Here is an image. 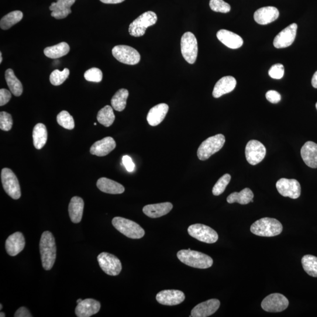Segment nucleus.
Here are the masks:
<instances>
[{
    "mask_svg": "<svg viewBox=\"0 0 317 317\" xmlns=\"http://www.w3.org/2000/svg\"><path fill=\"white\" fill-rule=\"evenodd\" d=\"M41 261L44 270H50L54 266L57 256V247L53 234L44 232L40 242Z\"/></svg>",
    "mask_w": 317,
    "mask_h": 317,
    "instance_id": "obj_1",
    "label": "nucleus"
},
{
    "mask_svg": "<svg viewBox=\"0 0 317 317\" xmlns=\"http://www.w3.org/2000/svg\"><path fill=\"white\" fill-rule=\"evenodd\" d=\"M177 256L182 263L187 266L206 269L212 266L213 260L208 255L197 251L182 250L178 251Z\"/></svg>",
    "mask_w": 317,
    "mask_h": 317,
    "instance_id": "obj_2",
    "label": "nucleus"
},
{
    "mask_svg": "<svg viewBox=\"0 0 317 317\" xmlns=\"http://www.w3.org/2000/svg\"><path fill=\"white\" fill-rule=\"evenodd\" d=\"M250 231L258 236L274 237L281 233L282 226L277 219L264 218L255 222L251 226Z\"/></svg>",
    "mask_w": 317,
    "mask_h": 317,
    "instance_id": "obj_3",
    "label": "nucleus"
},
{
    "mask_svg": "<svg viewBox=\"0 0 317 317\" xmlns=\"http://www.w3.org/2000/svg\"><path fill=\"white\" fill-rule=\"evenodd\" d=\"M112 223L117 230L130 239H139L145 234L144 229L138 224L121 217L113 218Z\"/></svg>",
    "mask_w": 317,
    "mask_h": 317,
    "instance_id": "obj_4",
    "label": "nucleus"
},
{
    "mask_svg": "<svg viewBox=\"0 0 317 317\" xmlns=\"http://www.w3.org/2000/svg\"><path fill=\"white\" fill-rule=\"evenodd\" d=\"M225 137L222 134L209 137L202 143L198 150V157L201 161L208 158L218 152L225 143Z\"/></svg>",
    "mask_w": 317,
    "mask_h": 317,
    "instance_id": "obj_5",
    "label": "nucleus"
},
{
    "mask_svg": "<svg viewBox=\"0 0 317 317\" xmlns=\"http://www.w3.org/2000/svg\"><path fill=\"white\" fill-rule=\"evenodd\" d=\"M157 20V15L154 12H146L143 13L130 24V35L135 37L144 36L148 27L154 25Z\"/></svg>",
    "mask_w": 317,
    "mask_h": 317,
    "instance_id": "obj_6",
    "label": "nucleus"
},
{
    "mask_svg": "<svg viewBox=\"0 0 317 317\" xmlns=\"http://www.w3.org/2000/svg\"><path fill=\"white\" fill-rule=\"evenodd\" d=\"M181 52L183 57L189 64L195 63L198 57V46L197 39L192 33H185L182 37Z\"/></svg>",
    "mask_w": 317,
    "mask_h": 317,
    "instance_id": "obj_7",
    "label": "nucleus"
},
{
    "mask_svg": "<svg viewBox=\"0 0 317 317\" xmlns=\"http://www.w3.org/2000/svg\"><path fill=\"white\" fill-rule=\"evenodd\" d=\"M2 182L6 194L12 199L17 200L22 196L18 179L14 172L9 168L2 171Z\"/></svg>",
    "mask_w": 317,
    "mask_h": 317,
    "instance_id": "obj_8",
    "label": "nucleus"
},
{
    "mask_svg": "<svg viewBox=\"0 0 317 317\" xmlns=\"http://www.w3.org/2000/svg\"><path fill=\"white\" fill-rule=\"evenodd\" d=\"M189 235L201 242L208 244L215 243L218 241V233L208 226L202 224H195L189 227Z\"/></svg>",
    "mask_w": 317,
    "mask_h": 317,
    "instance_id": "obj_9",
    "label": "nucleus"
},
{
    "mask_svg": "<svg viewBox=\"0 0 317 317\" xmlns=\"http://www.w3.org/2000/svg\"><path fill=\"white\" fill-rule=\"evenodd\" d=\"M113 56L123 64L133 65L138 64L140 56L135 48L127 46L119 45L113 48Z\"/></svg>",
    "mask_w": 317,
    "mask_h": 317,
    "instance_id": "obj_10",
    "label": "nucleus"
},
{
    "mask_svg": "<svg viewBox=\"0 0 317 317\" xmlns=\"http://www.w3.org/2000/svg\"><path fill=\"white\" fill-rule=\"evenodd\" d=\"M98 263L106 274L116 276L122 271V264L118 257L108 253L103 252L98 255Z\"/></svg>",
    "mask_w": 317,
    "mask_h": 317,
    "instance_id": "obj_11",
    "label": "nucleus"
},
{
    "mask_svg": "<svg viewBox=\"0 0 317 317\" xmlns=\"http://www.w3.org/2000/svg\"><path fill=\"white\" fill-rule=\"evenodd\" d=\"M289 305L288 299L284 295L274 293L267 296L261 302V308L269 312H279L284 311Z\"/></svg>",
    "mask_w": 317,
    "mask_h": 317,
    "instance_id": "obj_12",
    "label": "nucleus"
},
{
    "mask_svg": "<svg viewBox=\"0 0 317 317\" xmlns=\"http://www.w3.org/2000/svg\"><path fill=\"white\" fill-rule=\"evenodd\" d=\"M245 154L248 163L251 165H256L266 156V149L259 141L251 140L247 144Z\"/></svg>",
    "mask_w": 317,
    "mask_h": 317,
    "instance_id": "obj_13",
    "label": "nucleus"
},
{
    "mask_svg": "<svg viewBox=\"0 0 317 317\" xmlns=\"http://www.w3.org/2000/svg\"><path fill=\"white\" fill-rule=\"evenodd\" d=\"M279 194L284 197L297 199L301 195V186L295 179H280L276 183Z\"/></svg>",
    "mask_w": 317,
    "mask_h": 317,
    "instance_id": "obj_14",
    "label": "nucleus"
},
{
    "mask_svg": "<svg viewBox=\"0 0 317 317\" xmlns=\"http://www.w3.org/2000/svg\"><path fill=\"white\" fill-rule=\"evenodd\" d=\"M297 30V24L295 23L286 27L275 37L274 46L277 48H284L290 46L294 43Z\"/></svg>",
    "mask_w": 317,
    "mask_h": 317,
    "instance_id": "obj_15",
    "label": "nucleus"
},
{
    "mask_svg": "<svg viewBox=\"0 0 317 317\" xmlns=\"http://www.w3.org/2000/svg\"><path fill=\"white\" fill-rule=\"evenodd\" d=\"M156 300L165 305H177L181 304L185 299L184 292L176 289H166L161 291L156 295Z\"/></svg>",
    "mask_w": 317,
    "mask_h": 317,
    "instance_id": "obj_16",
    "label": "nucleus"
},
{
    "mask_svg": "<svg viewBox=\"0 0 317 317\" xmlns=\"http://www.w3.org/2000/svg\"><path fill=\"white\" fill-rule=\"evenodd\" d=\"M220 305V302L219 299H209L195 306L192 309L190 316L207 317L212 315L218 311Z\"/></svg>",
    "mask_w": 317,
    "mask_h": 317,
    "instance_id": "obj_17",
    "label": "nucleus"
},
{
    "mask_svg": "<svg viewBox=\"0 0 317 317\" xmlns=\"http://www.w3.org/2000/svg\"><path fill=\"white\" fill-rule=\"evenodd\" d=\"M26 245L25 238L21 232H16L10 235L6 242L7 253L10 256H16L24 249Z\"/></svg>",
    "mask_w": 317,
    "mask_h": 317,
    "instance_id": "obj_18",
    "label": "nucleus"
},
{
    "mask_svg": "<svg viewBox=\"0 0 317 317\" xmlns=\"http://www.w3.org/2000/svg\"><path fill=\"white\" fill-rule=\"evenodd\" d=\"M101 308V304L92 298L84 299L78 303L75 308V313L78 317H89L96 314Z\"/></svg>",
    "mask_w": 317,
    "mask_h": 317,
    "instance_id": "obj_19",
    "label": "nucleus"
},
{
    "mask_svg": "<svg viewBox=\"0 0 317 317\" xmlns=\"http://www.w3.org/2000/svg\"><path fill=\"white\" fill-rule=\"evenodd\" d=\"M279 17V12L274 7H264L257 10L254 15L255 22L260 25H267L276 20Z\"/></svg>",
    "mask_w": 317,
    "mask_h": 317,
    "instance_id": "obj_20",
    "label": "nucleus"
},
{
    "mask_svg": "<svg viewBox=\"0 0 317 317\" xmlns=\"http://www.w3.org/2000/svg\"><path fill=\"white\" fill-rule=\"evenodd\" d=\"M116 144L112 137H106L92 144L90 152L97 156H105L115 149Z\"/></svg>",
    "mask_w": 317,
    "mask_h": 317,
    "instance_id": "obj_21",
    "label": "nucleus"
},
{
    "mask_svg": "<svg viewBox=\"0 0 317 317\" xmlns=\"http://www.w3.org/2000/svg\"><path fill=\"white\" fill-rule=\"evenodd\" d=\"M75 2L76 0H58L56 3H52L50 6V10L53 12L51 16L58 20L66 18L71 13V6Z\"/></svg>",
    "mask_w": 317,
    "mask_h": 317,
    "instance_id": "obj_22",
    "label": "nucleus"
},
{
    "mask_svg": "<svg viewBox=\"0 0 317 317\" xmlns=\"http://www.w3.org/2000/svg\"><path fill=\"white\" fill-rule=\"evenodd\" d=\"M237 84L236 79L232 76H226L220 79L213 89V96L215 98L233 91Z\"/></svg>",
    "mask_w": 317,
    "mask_h": 317,
    "instance_id": "obj_23",
    "label": "nucleus"
},
{
    "mask_svg": "<svg viewBox=\"0 0 317 317\" xmlns=\"http://www.w3.org/2000/svg\"><path fill=\"white\" fill-rule=\"evenodd\" d=\"M217 37L220 42L231 49H237L243 44L242 37L228 30H220L217 33Z\"/></svg>",
    "mask_w": 317,
    "mask_h": 317,
    "instance_id": "obj_24",
    "label": "nucleus"
},
{
    "mask_svg": "<svg viewBox=\"0 0 317 317\" xmlns=\"http://www.w3.org/2000/svg\"><path fill=\"white\" fill-rule=\"evenodd\" d=\"M172 209L173 205L171 203L165 202L144 206L143 212L150 218H158L168 214Z\"/></svg>",
    "mask_w": 317,
    "mask_h": 317,
    "instance_id": "obj_25",
    "label": "nucleus"
},
{
    "mask_svg": "<svg viewBox=\"0 0 317 317\" xmlns=\"http://www.w3.org/2000/svg\"><path fill=\"white\" fill-rule=\"evenodd\" d=\"M169 111L166 103H160L150 109L147 115L148 123L151 126H156L163 121Z\"/></svg>",
    "mask_w": 317,
    "mask_h": 317,
    "instance_id": "obj_26",
    "label": "nucleus"
},
{
    "mask_svg": "<svg viewBox=\"0 0 317 317\" xmlns=\"http://www.w3.org/2000/svg\"><path fill=\"white\" fill-rule=\"evenodd\" d=\"M301 155L304 163L311 168H317V144L306 142L301 148Z\"/></svg>",
    "mask_w": 317,
    "mask_h": 317,
    "instance_id": "obj_27",
    "label": "nucleus"
},
{
    "mask_svg": "<svg viewBox=\"0 0 317 317\" xmlns=\"http://www.w3.org/2000/svg\"><path fill=\"white\" fill-rule=\"evenodd\" d=\"M96 186L100 191L106 194L118 195L125 192V188L123 185L106 178L99 179Z\"/></svg>",
    "mask_w": 317,
    "mask_h": 317,
    "instance_id": "obj_28",
    "label": "nucleus"
},
{
    "mask_svg": "<svg viewBox=\"0 0 317 317\" xmlns=\"http://www.w3.org/2000/svg\"><path fill=\"white\" fill-rule=\"evenodd\" d=\"M84 208L83 199L75 196L71 199L69 205L68 212L71 222L74 223H79L81 221Z\"/></svg>",
    "mask_w": 317,
    "mask_h": 317,
    "instance_id": "obj_29",
    "label": "nucleus"
},
{
    "mask_svg": "<svg viewBox=\"0 0 317 317\" xmlns=\"http://www.w3.org/2000/svg\"><path fill=\"white\" fill-rule=\"evenodd\" d=\"M34 146L37 149H41L46 144L48 132L46 126L43 123H38L33 131Z\"/></svg>",
    "mask_w": 317,
    "mask_h": 317,
    "instance_id": "obj_30",
    "label": "nucleus"
},
{
    "mask_svg": "<svg viewBox=\"0 0 317 317\" xmlns=\"http://www.w3.org/2000/svg\"><path fill=\"white\" fill-rule=\"evenodd\" d=\"M70 47L67 43L62 42L56 46L45 48L44 53L46 57L51 59H57L66 56L70 52Z\"/></svg>",
    "mask_w": 317,
    "mask_h": 317,
    "instance_id": "obj_31",
    "label": "nucleus"
},
{
    "mask_svg": "<svg viewBox=\"0 0 317 317\" xmlns=\"http://www.w3.org/2000/svg\"><path fill=\"white\" fill-rule=\"evenodd\" d=\"M254 194L249 188L244 189L240 192H234L227 198V201L230 204L238 203L240 205L249 204L252 201Z\"/></svg>",
    "mask_w": 317,
    "mask_h": 317,
    "instance_id": "obj_32",
    "label": "nucleus"
},
{
    "mask_svg": "<svg viewBox=\"0 0 317 317\" xmlns=\"http://www.w3.org/2000/svg\"><path fill=\"white\" fill-rule=\"evenodd\" d=\"M5 77L7 84L12 94L16 96L22 95L23 92V85L19 79L16 77L12 69H8L6 70Z\"/></svg>",
    "mask_w": 317,
    "mask_h": 317,
    "instance_id": "obj_33",
    "label": "nucleus"
},
{
    "mask_svg": "<svg viewBox=\"0 0 317 317\" xmlns=\"http://www.w3.org/2000/svg\"><path fill=\"white\" fill-rule=\"evenodd\" d=\"M129 92L126 89H120L115 93L111 99V105L115 111L121 112L125 109Z\"/></svg>",
    "mask_w": 317,
    "mask_h": 317,
    "instance_id": "obj_34",
    "label": "nucleus"
},
{
    "mask_svg": "<svg viewBox=\"0 0 317 317\" xmlns=\"http://www.w3.org/2000/svg\"><path fill=\"white\" fill-rule=\"evenodd\" d=\"M115 116L111 106L106 105L98 113L97 120L99 123L105 127L111 126L114 122Z\"/></svg>",
    "mask_w": 317,
    "mask_h": 317,
    "instance_id": "obj_35",
    "label": "nucleus"
},
{
    "mask_svg": "<svg viewBox=\"0 0 317 317\" xmlns=\"http://www.w3.org/2000/svg\"><path fill=\"white\" fill-rule=\"evenodd\" d=\"M23 18V14L20 11L12 12L3 17L0 22V27L3 30H9Z\"/></svg>",
    "mask_w": 317,
    "mask_h": 317,
    "instance_id": "obj_36",
    "label": "nucleus"
},
{
    "mask_svg": "<svg viewBox=\"0 0 317 317\" xmlns=\"http://www.w3.org/2000/svg\"><path fill=\"white\" fill-rule=\"evenodd\" d=\"M301 263L304 271L310 276L317 277V257L312 255H305L302 258Z\"/></svg>",
    "mask_w": 317,
    "mask_h": 317,
    "instance_id": "obj_37",
    "label": "nucleus"
},
{
    "mask_svg": "<svg viewBox=\"0 0 317 317\" xmlns=\"http://www.w3.org/2000/svg\"><path fill=\"white\" fill-rule=\"evenodd\" d=\"M57 120L58 123L65 129L72 130L74 128L75 122L73 117L66 111H61L57 115Z\"/></svg>",
    "mask_w": 317,
    "mask_h": 317,
    "instance_id": "obj_38",
    "label": "nucleus"
},
{
    "mask_svg": "<svg viewBox=\"0 0 317 317\" xmlns=\"http://www.w3.org/2000/svg\"><path fill=\"white\" fill-rule=\"evenodd\" d=\"M70 75V70L65 68L63 71L58 70L52 72L50 75V81L52 85L58 86L63 84Z\"/></svg>",
    "mask_w": 317,
    "mask_h": 317,
    "instance_id": "obj_39",
    "label": "nucleus"
},
{
    "mask_svg": "<svg viewBox=\"0 0 317 317\" xmlns=\"http://www.w3.org/2000/svg\"><path fill=\"white\" fill-rule=\"evenodd\" d=\"M230 180L231 176L228 174L224 175L222 177L220 178L213 188L212 193L213 195L219 196L225 192Z\"/></svg>",
    "mask_w": 317,
    "mask_h": 317,
    "instance_id": "obj_40",
    "label": "nucleus"
},
{
    "mask_svg": "<svg viewBox=\"0 0 317 317\" xmlns=\"http://www.w3.org/2000/svg\"><path fill=\"white\" fill-rule=\"evenodd\" d=\"M209 6L213 12L227 13L230 12L231 7L223 0H210Z\"/></svg>",
    "mask_w": 317,
    "mask_h": 317,
    "instance_id": "obj_41",
    "label": "nucleus"
},
{
    "mask_svg": "<svg viewBox=\"0 0 317 317\" xmlns=\"http://www.w3.org/2000/svg\"><path fill=\"white\" fill-rule=\"evenodd\" d=\"M103 74L101 70L97 68H92L85 72L86 80L93 82H100L102 80Z\"/></svg>",
    "mask_w": 317,
    "mask_h": 317,
    "instance_id": "obj_42",
    "label": "nucleus"
},
{
    "mask_svg": "<svg viewBox=\"0 0 317 317\" xmlns=\"http://www.w3.org/2000/svg\"><path fill=\"white\" fill-rule=\"evenodd\" d=\"M12 116L6 112L0 113V129L5 131H9L13 126Z\"/></svg>",
    "mask_w": 317,
    "mask_h": 317,
    "instance_id": "obj_43",
    "label": "nucleus"
},
{
    "mask_svg": "<svg viewBox=\"0 0 317 317\" xmlns=\"http://www.w3.org/2000/svg\"><path fill=\"white\" fill-rule=\"evenodd\" d=\"M270 77L273 79H280L283 77L284 67L283 65L277 64L273 65L268 71Z\"/></svg>",
    "mask_w": 317,
    "mask_h": 317,
    "instance_id": "obj_44",
    "label": "nucleus"
},
{
    "mask_svg": "<svg viewBox=\"0 0 317 317\" xmlns=\"http://www.w3.org/2000/svg\"><path fill=\"white\" fill-rule=\"evenodd\" d=\"M12 98V94L8 89H1L0 90V106L7 104Z\"/></svg>",
    "mask_w": 317,
    "mask_h": 317,
    "instance_id": "obj_45",
    "label": "nucleus"
},
{
    "mask_svg": "<svg viewBox=\"0 0 317 317\" xmlns=\"http://www.w3.org/2000/svg\"><path fill=\"white\" fill-rule=\"evenodd\" d=\"M266 99L272 103H277L281 101V96L277 91L271 90L268 91L266 95Z\"/></svg>",
    "mask_w": 317,
    "mask_h": 317,
    "instance_id": "obj_46",
    "label": "nucleus"
},
{
    "mask_svg": "<svg viewBox=\"0 0 317 317\" xmlns=\"http://www.w3.org/2000/svg\"><path fill=\"white\" fill-rule=\"evenodd\" d=\"M122 163L124 167H125L126 170L129 172H132L135 170V165L133 163L132 158L129 156H123L122 158Z\"/></svg>",
    "mask_w": 317,
    "mask_h": 317,
    "instance_id": "obj_47",
    "label": "nucleus"
},
{
    "mask_svg": "<svg viewBox=\"0 0 317 317\" xmlns=\"http://www.w3.org/2000/svg\"><path fill=\"white\" fill-rule=\"evenodd\" d=\"M15 317H32L33 315L31 314L29 310L24 306L20 307L15 314Z\"/></svg>",
    "mask_w": 317,
    "mask_h": 317,
    "instance_id": "obj_48",
    "label": "nucleus"
},
{
    "mask_svg": "<svg viewBox=\"0 0 317 317\" xmlns=\"http://www.w3.org/2000/svg\"><path fill=\"white\" fill-rule=\"evenodd\" d=\"M105 4H119L125 1V0H100Z\"/></svg>",
    "mask_w": 317,
    "mask_h": 317,
    "instance_id": "obj_49",
    "label": "nucleus"
},
{
    "mask_svg": "<svg viewBox=\"0 0 317 317\" xmlns=\"http://www.w3.org/2000/svg\"><path fill=\"white\" fill-rule=\"evenodd\" d=\"M311 83L313 88H317V71L313 75Z\"/></svg>",
    "mask_w": 317,
    "mask_h": 317,
    "instance_id": "obj_50",
    "label": "nucleus"
},
{
    "mask_svg": "<svg viewBox=\"0 0 317 317\" xmlns=\"http://www.w3.org/2000/svg\"><path fill=\"white\" fill-rule=\"evenodd\" d=\"M3 61L2 53H0V63H2Z\"/></svg>",
    "mask_w": 317,
    "mask_h": 317,
    "instance_id": "obj_51",
    "label": "nucleus"
},
{
    "mask_svg": "<svg viewBox=\"0 0 317 317\" xmlns=\"http://www.w3.org/2000/svg\"><path fill=\"white\" fill-rule=\"evenodd\" d=\"M0 316L5 317L6 316L5 313L3 312H1V313H0Z\"/></svg>",
    "mask_w": 317,
    "mask_h": 317,
    "instance_id": "obj_52",
    "label": "nucleus"
},
{
    "mask_svg": "<svg viewBox=\"0 0 317 317\" xmlns=\"http://www.w3.org/2000/svg\"><path fill=\"white\" fill-rule=\"evenodd\" d=\"M82 301V299H78V300L77 301V303H79V302H81V301Z\"/></svg>",
    "mask_w": 317,
    "mask_h": 317,
    "instance_id": "obj_53",
    "label": "nucleus"
},
{
    "mask_svg": "<svg viewBox=\"0 0 317 317\" xmlns=\"http://www.w3.org/2000/svg\"><path fill=\"white\" fill-rule=\"evenodd\" d=\"M0 307H1V310H2V308H3V305L2 304L0 305Z\"/></svg>",
    "mask_w": 317,
    "mask_h": 317,
    "instance_id": "obj_54",
    "label": "nucleus"
},
{
    "mask_svg": "<svg viewBox=\"0 0 317 317\" xmlns=\"http://www.w3.org/2000/svg\"><path fill=\"white\" fill-rule=\"evenodd\" d=\"M315 106H316V110H317V102H316V105H315Z\"/></svg>",
    "mask_w": 317,
    "mask_h": 317,
    "instance_id": "obj_55",
    "label": "nucleus"
},
{
    "mask_svg": "<svg viewBox=\"0 0 317 317\" xmlns=\"http://www.w3.org/2000/svg\"><path fill=\"white\" fill-rule=\"evenodd\" d=\"M94 125H96V123H94Z\"/></svg>",
    "mask_w": 317,
    "mask_h": 317,
    "instance_id": "obj_56",
    "label": "nucleus"
},
{
    "mask_svg": "<svg viewBox=\"0 0 317 317\" xmlns=\"http://www.w3.org/2000/svg\"><path fill=\"white\" fill-rule=\"evenodd\" d=\"M57 1H58V0H57Z\"/></svg>",
    "mask_w": 317,
    "mask_h": 317,
    "instance_id": "obj_57",
    "label": "nucleus"
}]
</instances>
